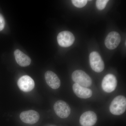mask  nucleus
Returning a JSON list of instances; mask_svg holds the SVG:
<instances>
[{"instance_id":"1","label":"nucleus","mask_w":126,"mask_h":126,"mask_svg":"<svg viewBox=\"0 0 126 126\" xmlns=\"http://www.w3.org/2000/svg\"><path fill=\"white\" fill-rule=\"evenodd\" d=\"M126 109V98L122 95H119L115 97L110 106V112L114 115H122L125 112Z\"/></svg>"},{"instance_id":"2","label":"nucleus","mask_w":126,"mask_h":126,"mask_svg":"<svg viewBox=\"0 0 126 126\" xmlns=\"http://www.w3.org/2000/svg\"><path fill=\"white\" fill-rule=\"evenodd\" d=\"M72 79L75 83L84 87H90L92 83L90 77L82 70H77L73 72Z\"/></svg>"},{"instance_id":"3","label":"nucleus","mask_w":126,"mask_h":126,"mask_svg":"<svg viewBox=\"0 0 126 126\" xmlns=\"http://www.w3.org/2000/svg\"><path fill=\"white\" fill-rule=\"evenodd\" d=\"M89 62L92 69L94 72L100 73L104 68V64L102 58L98 53L93 52L89 56Z\"/></svg>"},{"instance_id":"4","label":"nucleus","mask_w":126,"mask_h":126,"mask_svg":"<svg viewBox=\"0 0 126 126\" xmlns=\"http://www.w3.org/2000/svg\"><path fill=\"white\" fill-rule=\"evenodd\" d=\"M54 109L56 115L62 118L68 117L71 112V109L68 104L62 100L56 102L54 106Z\"/></svg>"},{"instance_id":"5","label":"nucleus","mask_w":126,"mask_h":126,"mask_svg":"<svg viewBox=\"0 0 126 126\" xmlns=\"http://www.w3.org/2000/svg\"><path fill=\"white\" fill-rule=\"evenodd\" d=\"M75 38L70 32L63 31L59 33L57 41L59 45L63 47H70L74 43Z\"/></svg>"},{"instance_id":"6","label":"nucleus","mask_w":126,"mask_h":126,"mask_svg":"<svg viewBox=\"0 0 126 126\" xmlns=\"http://www.w3.org/2000/svg\"><path fill=\"white\" fill-rule=\"evenodd\" d=\"M117 86V80L115 75L112 74L107 75L102 81V87L104 92H112Z\"/></svg>"},{"instance_id":"7","label":"nucleus","mask_w":126,"mask_h":126,"mask_svg":"<svg viewBox=\"0 0 126 126\" xmlns=\"http://www.w3.org/2000/svg\"><path fill=\"white\" fill-rule=\"evenodd\" d=\"M121 41L120 34L116 32H110L106 37L105 44L107 48L114 49L119 45Z\"/></svg>"},{"instance_id":"8","label":"nucleus","mask_w":126,"mask_h":126,"mask_svg":"<svg viewBox=\"0 0 126 126\" xmlns=\"http://www.w3.org/2000/svg\"><path fill=\"white\" fill-rule=\"evenodd\" d=\"M17 84L20 89L25 92H30L33 89L35 86L34 80L28 75H24L20 78Z\"/></svg>"},{"instance_id":"9","label":"nucleus","mask_w":126,"mask_h":126,"mask_svg":"<svg viewBox=\"0 0 126 126\" xmlns=\"http://www.w3.org/2000/svg\"><path fill=\"white\" fill-rule=\"evenodd\" d=\"M21 120L25 123L34 124L38 121L40 115L38 113L34 110L24 111L20 113Z\"/></svg>"},{"instance_id":"10","label":"nucleus","mask_w":126,"mask_h":126,"mask_svg":"<svg viewBox=\"0 0 126 126\" xmlns=\"http://www.w3.org/2000/svg\"><path fill=\"white\" fill-rule=\"evenodd\" d=\"M97 121V115L92 111H86L83 113L79 119V122L82 126H93Z\"/></svg>"},{"instance_id":"11","label":"nucleus","mask_w":126,"mask_h":126,"mask_svg":"<svg viewBox=\"0 0 126 126\" xmlns=\"http://www.w3.org/2000/svg\"><path fill=\"white\" fill-rule=\"evenodd\" d=\"M45 77L47 84L53 89H57L60 87V79L54 72L51 71H47L46 72Z\"/></svg>"},{"instance_id":"12","label":"nucleus","mask_w":126,"mask_h":126,"mask_svg":"<svg viewBox=\"0 0 126 126\" xmlns=\"http://www.w3.org/2000/svg\"><path fill=\"white\" fill-rule=\"evenodd\" d=\"M73 89L74 93L80 98L87 99L90 98L92 95V90L88 88L82 87L77 83L73 84Z\"/></svg>"},{"instance_id":"13","label":"nucleus","mask_w":126,"mask_h":126,"mask_svg":"<svg viewBox=\"0 0 126 126\" xmlns=\"http://www.w3.org/2000/svg\"><path fill=\"white\" fill-rule=\"evenodd\" d=\"M16 61L21 67H26L30 64L31 59L27 55L19 49H16L14 52Z\"/></svg>"},{"instance_id":"14","label":"nucleus","mask_w":126,"mask_h":126,"mask_svg":"<svg viewBox=\"0 0 126 126\" xmlns=\"http://www.w3.org/2000/svg\"><path fill=\"white\" fill-rule=\"evenodd\" d=\"M72 3L78 8H82L86 5L87 3V0H72Z\"/></svg>"},{"instance_id":"15","label":"nucleus","mask_w":126,"mask_h":126,"mask_svg":"<svg viewBox=\"0 0 126 126\" xmlns=\"http://www.w3.org/2000/svg\"><path fill=\"white\" fill-rule=\"evenodd\" d=\"M108 0H97L96 1V6L98 10H103L106 7Z\"/></svg>"},{"instance_id":"16","label":"nucleus","mask_w":126,"mask_h":126,"mask_svg":"<svg viewBox=\"0 0 126 126\" xmlns=\"http://www.w3.org/2000/svg\"><path fill=\"white\" fill-rule=\"evenodd\" d=\"M5 23V20L4 17L1 14H0V31L4 29Z\"/></svg>"}]
</instances>
